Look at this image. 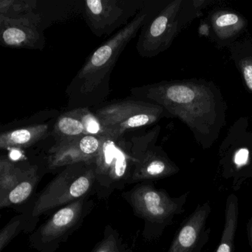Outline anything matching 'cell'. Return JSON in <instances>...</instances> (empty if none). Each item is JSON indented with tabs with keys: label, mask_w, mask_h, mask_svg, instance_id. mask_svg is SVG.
Here are the masks:
<instances>
[{
	"label": "cell",
	"mask_w": 252,
	"mask_h": 252,
	"mask_svg": "<svg viewBox=\"0 0 252 252\" xmlns=\"http://www.w3.org/2000/svg\"><path fill=\"white\" fill-rule=\"evenodd\" d=\"M132 96L163 107L188 126L204 150L219 138L226 123L227 105L220 89L203 79L162 81L131 90Z\"/></svg>",
	"instance_id": "cell-1"
},
{
	"label": "cell",
	"mask_w": 252,
	"mask_h": 252,
	"mask_svg": "<svg viewBox=\"0 0 252 252\" xmlns=\"http://www.w3.org/2000/svg\"><path fill=\"white\" fill-rule=\"evenodd\" d=\"M149 2L129 24L89 56L66 90L69 110L98 107L107 99L110 93V77L121 54L164 1L154 6L148 5Z\"/></svg>",
	"instance_id": "cell-2"
},
{
	"label": "cell",
	"mask_w": 252,
	"mask_h": 252,
	"mask_svg": "<svg viewBox=\"0 0 252 252\" xmlns=\"http://www.w3.org/2000/svg\"><path fill=\"white\" fill-rule=\"evenodd\" d=\"M209 1H164L140 31L137 51L141 57L153 58L170 48L177 36L200 17Z\"/></svg>",
	"instance_id": "cell-3"
},
{
	"label": "cell",
	"mask_w": 252,
	"mask_h": 252,
	"mask_svg": "<svg viewBox=\"0 0 252 252\" xmlns=\"http://www.w3.org/2000/svg\"><path fill=\"white\" fill-rule=\"evenodd\" d=\"M94 162L66 166L36 197L32 218L36 219L56 208L85 198L95 187Z\"/></svg>",
	"instance_id": "cell-4"
},
{
	"label": "cell",
	"mask_w": 252,
	"mask_h": 252,
	"mask_svg": "<svg viewBox=\"0 0 252 252\" xmlns=\"http://www.w3.org/2000/svg\"><path fill=\"white\" fill-rule=\"evenodd\" d=\"M106 132L115 138L129 131L150 126L172 116L158 104L139 98L119 100L98 107L94 112Z\"/></svg>",
	"instance_id": "cell-5"
},
{
	"label": "cell",
	"mask_w": 252,
	"mask_h": 252,
	"mask_svg": "<svg viewBox=\"0 0 252 252\" xmlns=\"http://www.w3.org/2000/svg\"><path fill=\"white\" fill-rule=\"evenodd\" d=\"M249 121L240 118L228 129L219 147V169L221 177L231 181L233 191H237L252 178V131Z\"/></svg>",
	"instance_id": "cell-6"
},
{
	"label": "cell",
	"mask_w": 252,
	"mask_h": 252,
	"mask_svg": "<svg viewBox=\"0 0 252 252\" xmlns=\"http://www.w3.org/2000/svg\"><path fill=\"white\" fill-rule=\"evenodd\" d=\"M189 192L172 197L164 189H157L153 185H139L128 191L125 197L135 215L141 217L160 234L165 227L170 225L174 218L185 212Z\"/></svg>",
	"instance_id": "cell-7"
},
{
	"label": "cell",
	"mask_w": 252,
	"mask_h": 252,
	"mask_svg": "<svg viewBox=\"0 0 252 252\" xmlns=\"http://www.w3.org/2000/svg\"><path fill=\"white\" fill-rule=\"evenodd\" d=\"M82 4L83 1L73 0H1L0 16L26 20L45 32L53 23L82 14Z\"/></svg>",
	"instance_id": "cell-8"
},
{
	"label": "cell",
	"mask_w": 252,
	"mask_h": 252,
	"mask_svg": "<svg viewBox=\"0 0 252 252\" xmlns=\"http://www.w3.org/2000/svg\"><path fill=\"white\" fill-rule=\"evenodd\" d=\"M94 165L95 187L113 190L131 184L135 160L124 136L115 138L107 135L103 137Z\"/></svg>",
	"instance_id": "cell-9"
},
{
	"label": "cell",
	"mask_w": 252,
	"mask_h": 252,
	"mask_svg": "<svg viewBox=\"0 0 252 252\" xmlns=\"http://www.w3.org/2000/svg\"><path fill=\"white\" fill-rule=\"evenodd\" d=\"M160 132V126L156 125L150 132L131 138L129 150L135 160L131 184L162 179L179 172L176 163L156 145Z\"/></svg>",
	"instance_id": "cell-10"
},
{
	"label": "cell",
	"mask_w": 252,
	"mask_h": 252,
	"mask_svg": "<svg viewBox=\"0 0 252 252\" xmlns=\"http://www.w3.org/2000/svg\"><path fill=\"white\" fill-rule=\"evenodd\" d=\"M145 0H87L82 14L95 36H110L129 24L146 6Z\"/></svg>",
	"instance_id": "cell-11"
},
{
	"label": "cell",
	"mask_w": 252,
	"mask_h": 252,
	"mask_svg": "<svg viewBox=\"0 0 252 252\" xmlns=\"http://www.w3.org/2000/svg\"><path fill=\"white\" fill-rule=\"evenodd\" d=\"M91 204L92 202L84 198L63 206L32 234V246L40 252H55L60 243L77 228Z\"/></svg>",
	"instance_id": "cell-12"
},
{
	"label": "cell",
	"mask_w": 252,
	"mask_h": 252,
	"mask_svg": "<svg viewBox=\"0 0 252 252\" xmlns=\"http://www.w3.org/2000/svg\"><path fill=\"white\" fill-rule=\"evenodd\" d=\"M211 212L209 201L197 205L181 224L167 252H202L210 239L211 228L206 223Z\"/></svg>",
	"instance_id": "cell-13"
},
{
	"label": "cell",
	"mask_w": 252,
	"mask_h": 252,
	"mask_svg": "<svg viewBox=\"0 0 252 252\" xmlns=\"http://www.w3.org/2000/svg\"><path fill=\"white\" fill-rule=\"evenodd\" d=\"M103 137L85 135L56 142L49 150L48 166L51 169H57L76 163L94 161L99 152Z\"/></svg>",
	"instance_id": "cell-14"
},
{
	"label": "cell",
	"mask_w": 252,
	"mask_h": 252,
	"mask_svg": "<svg viewBox=\"0 0 252 252\" xmlns=\"http://www.w3.org/2000/svg\"><path fill=\"white\" fill-rule=\"evenodd\" d=\"M0 43L11 48L42 50L45 37L44 32L26 20L0 16Z\"/></svg>",
	"instance_id": "cell-15"
},
{
	"label": "cell",
	"mask_w": 252,
	"mask_h": 252,
	"mask_svg": "<svg viewBox=\"0 0 252 252\" xmlns=\"http://www.w3.org/2000/svg\"><path fill=\"white\" fill-rule=\"evenodd\" d=\"M209 37L218 48H229L246 32L248 20L239 13L229 10H216L209 15Z\"/></svg>",
	"instance_id": "cell-16"
},
{
	"label": "cell",
	"mask_w": 252,
	"mask_h": 252,
	"mask_svg": "<svg viewBox=\"0 0 252 252\" xmlns=\"http://www.w3.org/2000/svg\"><path fill=\"white\" fill-rule=\"evenodd\" d=\"M51 133L48 124H36L0 134L1 150H22L34 145L45 139Z\"/></svg>",
	"instance_id": "cell-17"
},
{
	"label": "cell",
	"mask_w": 252,
	"mask_h": 252,
	"mask_svg": "<svg viewBox=\"0 0 252 252\" xmlns=\"http://www.w3.org/2000/svg\"><path fill=\"white\" fill-rule=\"evenodd\" d=\"M228 49L230 58L252 94V39L249 36L240 38Z\"/></svg>",
	"instance_id": "cell-18"
},
{
	"label": "cell",
	"mask_w": 252,
	"mask_h": 252,
	"mask_svg": "<svg viewBox=\"0 0 252 252\" xmlns=\"http://www.w3.org/2000/svg\"><path fill=\"white\" fill-rule=\"evenodd\" d=\"M239 200L234 194L227 197L225 207V222L220 241L215 252H233L236 232L238 227Z\"/></svg>",
	"instance_id": "cell-19"
},
{
	"label": "cell",
	"mask_w": 252,
	"mask_h": 252,
	"mask_svg": "<svg viewBox=\"0 0 252 252\" xmlns=\"http://www.w3.org/2000/svg\"><path fill=\"white\" fill-rule=\"evenodd\" d=\"M40 179L39 169L36 165H29L26 173L18 185L8 194L5 200L0 202V208L19 206L27 201L37 187Z\"/></svg>",
	"instance_id": "cell-20"
},
{
	"label": "cell",
	"mask_w": 252,
	"mask_h": 252,
	"mask_svg": "<svg viewBox=\"0 0 252 252\" xmlns=\"http://www.w3.org/2000/svg\"><path fill=\"white\" fill-rule=\"evenodd\" d=\"M27 166H18L13 160L2 157L0 159V202L22 181Z\"/></svg>",
	"instance_id": "cell-21"
},
{
	"label": "cell",
	"mask_w": 252,
	"mask_h": 252,
	"mask_svg": "<svg viewBox=\"0 0 252 252\" xmlns=\"http://www.w3.org/2000/svg\"><path fill=\"white\" fill-rule=\"evenodd\" d=\"M52 133L56 142L88 135L82 122L69 111L64 112L58 118L53 128Z\"/></svg>",
	"instance_id": "cell-22"
},
{
	"label": "cell",
	"mask_w": 252,
	"mask_h": 252,
	"mask_svg": "<svg viewBox=\"0 0 252 252\" xmlns=\"http://www.w3.org/2000/svg\"><path fill=\"white\" fill-rule=\"evenodd\" d=\"M72 115L77 117L83 124L88 135L103 137L108 135L99 119L90 108L80 107L68 110Z\"/></svg>",
	"instance_id": "cell-23"
},
{
	"label": "cell",
	"mask_w": 252,
	"mask_h": 252,
	"mask_svg": "<svg viewBox=\"0 0 252 252\" xmlns=\"http://www.w3.org/2000/svg\"><path fill=\"white\" fill-rule=\"evenodd\" d=\"M25 216L23 215L16 216L0 231V251L8 246V243L20 232L23 228Z\"/></svg>",
	"instance_id": "cell-24"
},
{
	"label": "cell",
	"mask_w": 252,
	"mask_h": 252,
	"mask_svg": "<svg viewBox=\"0 0 252 252\" xmlns=\"http://www.w3.org/2000/svg\"><path fill=\"white\" fill-rule=\"evenodd\" d=\"M93 252H119L117 242L113 234L106 237Z\"/></svg>",
	"instance_id": "cell-25"
},
{
	"label": "cell",
	"mask_w": 252,
	"mask_h": 252,
	"mask_svg": "<svg viewBox=\"0 0 252 252\" xmlns=\"http://www.w3.org/2000/svg\"><path fill=\"white\" fill-rule=\"evenodd\" d=\"M246 231H247L249 246H250V248L252 250V218L249 219L247 224H246Z\"/></svg>",
	"instance_id": "cell-26"
}]
</instances>
